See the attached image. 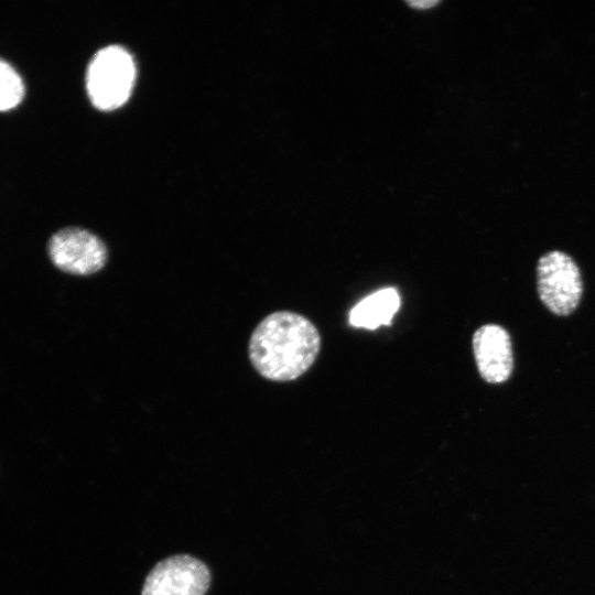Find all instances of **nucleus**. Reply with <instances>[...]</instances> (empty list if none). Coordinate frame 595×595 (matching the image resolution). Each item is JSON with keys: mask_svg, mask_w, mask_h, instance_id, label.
<instances>
[{"mask_svg": "<svg viewBox=\"0 0 595 595\" xmlns=\"http://www.w3.org/2000/svg\"><path fill=\"white\" fill-rule=\"evenodd\" d=\"M320 349V332L309 318L295 312L278 311L267 315L253 329L248 354L263 378L290 381L314 364Z\"/></svg>", "mask_w": 595, "mask_h": 595, "instance_id": "1", "label": "nucleus"}, {"mask_svg": "<svg viewBox=\"0 0 595 595\" xmlns=\"http://www.w3.org/2000/svg\"><path fill=\"white\" fill-rule=\"evenodd\" d=\"M136 79V65L130 53L119 45L99 50L86 74L90 101L100 110H113L129 98Z\"/></svg>", "mask_w": 595, "mask_h": 595, "instance_id": "2", "label": "nucleus"}, {"mask_svg": "<svg viewBox=\"0 0 595 595\" xmlns=\"http://www.w3.org/2000/svg\"><path fill=\"white\" fill-rule=\"evenodd\" d=\"M537 292L541 303L555 316H569L578 307L584 283L576 261L566 252L542 255L536 268Z\"/></svg>", "mask_w": 595, "mask_h": 595, "instance_id": "3", "label": "nucleus"}, {"mask_svg": "<svg viewBox=\"0 0 595 595\" xmlns=\"http://www.w3.org/2000/svg\"><path fill=\"white\" fill-rule=\"evenodd\" d=\"M47 250L57 269L75 275L96 273L108 260L105 242L95 234L78 227L55 232L48 240Z\"/></svg>", "mask_w": 595, "mask_h": 595, "instance_id": "4", "label": "nucleus"}, {"mask_svg": "<svg viewBox=\"0 0 595 595\" xmlns=\"http://www.w3.org/2000/svg\"><path fill=\"white\" fill-rule=\"evenodd\" d=\"M210 581V571L203 561L190 554H175L151 569L141 595H205Z\"/></svg>", "mask_w": 595, "mask_h": 595, "instance_id": "5", "label": "nucleus"}, {"mask_svg": "<svg viewBox=\"0 0 595 595\" xmlns=\"http://www.w3.org/2000/svg\"><path fill=\"white\" fill-rule=\"evenodd\" d=\"M473 353L480 377L488 383H504L513 371L512 342L498 324H485L473 335Z\"/></svg>", "mask_w": 595, "mask_h": 595, "instance_id": "6", "label": "nucleus"}, {"mask_svg": "<svg viewBox=\"0 0 595 595\" xmlns=\"http://www.w3.org/2000/svg\"><path fill=\"white\" fill-rule=\"evenodd\" d=\"M401 299L394 288L380 289L358 302L349 313L354 327L376 329L389 325L398 312Z\"/></svg>", "mask_w": 595, "mask_h": 595, "instance_id": "7", "label": "nucleus"}, {"mask_svg": "<svg viewBox=\"0 0 595 595\" xmlns=\"http://www.w3.org/2000/svg\"><path fill=\"white\" fill-rule=\"evenodd\" d=\"M24 96V85L18 72L0 58V111L18 106Z\"/></svg>", "mask_w": 595, "mask_h": 595, "instance_id": "8", "label": "nucleus"}]
</instances>
